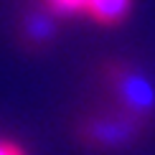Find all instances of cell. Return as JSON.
I'll return each instance as SVG.
<instances>
[{
    "instance_id": "cell-1",
    "label": "cell",
    "mask_w": 155,
    "mask_h": 155,
    "mask_svg": "<svg viewBox=\"0 0 155 155\" xmlns=\"http://www.w3.org/2000/svg\"><path fill=\"white\" fill-rule=\"evenodd\" d=\"M114 87H117V94L122 97L125 107L132 114L150 112L155 107V87L145 74L125 69V71H120L114 76Z\"/></svg>"
},
{
    "instance_id": "cell-2",
    "label": "cell",
    "mask_w": 155,
    "mask_h": 155,
    "mask_svg": "<svg viewBox=\"0 0 155 155\" xmlns=\"http://www.w3.org/2000/svg\"><path fill=\"white\" fill-rule=\"evenodd\" d=\"M135 130H137V125H135L132 117H99V120L89 122L87 135L97 145L120 147V145H125L127 140H132Z\"/></svg>"
},
{
    "instance_id": "cell-3",
    "label": "cell",
    "mask_w": 155,
    "mask_h": 155,
    "mask_svg": "<svg viewBox=\"0 0 155 155\" xmlns=\"http://www.w3.org/2000/svg\"><path fill=\"white\" fill-rule=\"evenodd\" d=\"M84 10H87L97 23L112 25V23H120L122 18L127 15L130 0H87V8Z\"/></svg>"
},
{
    "instance_id": "cell-4",
    "label": "cell",
    "mask_w": 155,
    "mask_h": 155,
    "mask_svg": "<svg viewBox=\"0 0 155 155\" xmlns=\"http://www.w3.org/2000/svg\"><path fill=\"white\" fill-rule=\"evenodd\" d=\"M56 25H54V18H51V13H31L28 21H25V36L31 38L33 43H46L51 36H54Z\"/></svg>"
},
{
    "instance_id": "cell-5",
    "label": "cell",
    "mask_w": 155,
    "mask_h": 155,
    "mask_svg": "<svg viewBox=\"0 0 155 155\" xmlns=\"http://www.w3.org/2000/svg\"><path fill=\"white\" fill-rule=\"evenodd\" d=\"M0 155H23V150L8 140H0Z\"/></svg>"
}]
</instances>
